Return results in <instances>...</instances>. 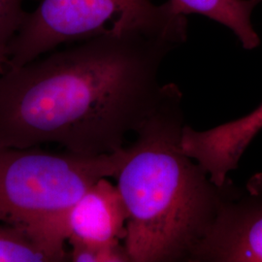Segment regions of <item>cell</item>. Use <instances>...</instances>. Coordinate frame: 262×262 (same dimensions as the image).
<instances>
[{
    "instance_id": "cell-1",
    "label": "cell",
    "mask_w": 262,
    "mask_h": 262,
    "mask_svg": "<svg viewBox=\"0 0 262 262\" xmlns=\"http://www.w3.org/2000/svg\"><path fill=\"white\" fill-rule=\"evenodd\" d=\"M178 47L143 31L108 32L0 74V147L56 144L81 156L124 148L170 84L159 81Z\"/></svg>"
},
{
    "instance_id": "cell-2",
    "label": "cell",
    "mask_w": 262,
    "mask_h": 262,
    "mask_svg": "<svg viewBox=\"0 0 262 262\" xmlns=\"http://www.w3.org/2000/svg\"><path fill=\"white\" fill-rule=\"evenodd\" d=\"M182 101L178 85L170 84L115 178L128 212L123 244L131 262H188L224 196L225 185H215L182 149Z\"/></svg>"
},
{
    "instance_id": "cell-3",
    "label": "cell",
    "mask_w": 262,
    "mask_h": 262,
    "mask_svg": "<svg viewBox=\"0 0 262 262\" xmlns=\"http://www.w3.org/2000/svg\"><path fill=\"white\" fill-rule=\"evenodd\" d=\"M0 147V223L17 226L68 259L66 215L102 178H116L126 147L112 154H52Z\"/></svg>"
},
{
    "instance_id": "cell-4",
    "label": "cell",
    "mask_w": 262,
    "mask_h": 262,
    "mask_svg": "<svg viewBox=\"0 0 262 262\" xmlns=\"http://www.w3.org/2000/svg\"><path fill=\"white\" fill-rule=\"evenodd\" d=\"M132 30L180 46L187 39V17L169 1L155 5L150 0H41L13 39L6 69L25 66L61 46Z\"/></svg>"
},
{
    "instance_id": "cell-5",
    "label": "cell",
    "mask_w": 262,
    "mask_h": 262,
    "mask_svg": "<svg viewBox=\"0 0 262 262\" xmlns=\"http://www.w3.org/2000/svg\"><path fill=\"white\" fill-rule=\"evenodd\" d=\"M188 262H262V172L243 187L225 182L215 221Z\"/></svg>"
},
{
    "instance_id": "cell-6",
    "label": "cell",
    "mask_w": 262,
    "mask_h": 262,
    "mask_svg": "<svg viewBox=\"0 0 262 262\" xmlns=\"http://www.w3.org/2000/svg\"><path fill=\"white\" fill-rule=\"evenodd\" d=\"M261 130L262 103L242 118L208 130H195L185 125L181 145L187 156L206 171L212 182L222 187Z\"/></svg>"
},
{
    "instance_id": "cell-7",
    "label": "cell",
    "mask_w": 262,
    "mask_h": 262,
    "mask_svg": "<svg viewBox=\"0 0 262 262\" xmlns=\"http://www.w3.org/2000/svg\"><path fill=\"white\" fill-rule=\"evenodd\" d=\"M128 212L117 185L95 182L66 215L67 244L109 245L123 242Z\"/></svg>"
},
{
    "instance_id": "cell-8",
    "label": "cell",
    "mask_w": 262,
    "mask_h": 262,
    "mask_svg": "<svg viewBox=\"0 0 262 262\" xmlns=\"http://www.w3.org/2000/svg\"><path fill=\"white\" fill-rule=\"evenodd\" d=\"M177 13L206 17L229 28L244 49L253 50L260 44V39L252 23L254 8L262 0H168Z\"/></svg>"
},
{
    "instance_id": "cell-9",
    "label": "cell",
    "mask_w": 262,
    "mask_h": 262,
    "mask_svg": "<svg viewBox=\"0 0 262 262\" xmlns=\"http://www.w3.org/2000/svg\"><path fill=\"white\" fill-rule=\"evenodd\" d=\"M64 258L33 234L0 223V262H63Z\"/></svg>"
},
{
    "instance_id": "cell-10",
    "label": "cell",
    "mask_w": 262,
    "mask_h": 262,
    "mask_svg": "<svg viewBox=\"0 0 262 262\" xmlns=\"http://www.w3.org/2000/svg\"><path fill=\"white\" fill-rule=\"evenodd\" d=\"M25 0H0V74L6 70L10 45L28 14Z\"/></svg>"
},
{
    "instance_id": "cell-11",
    "label": "cell",
    "mask_w": 262,
    "mask_h": 262,
    "mask_svg": "<svg viewBox=\"0 0 262 262\" xmlns=\"http://www.w3.org/2000/svg\"><path fill=\"white\" fill-rule=\"evenodd\" d=\"M68 259L72 262H131L124 244H70Z\"/></svg>"
}]
</instances>
